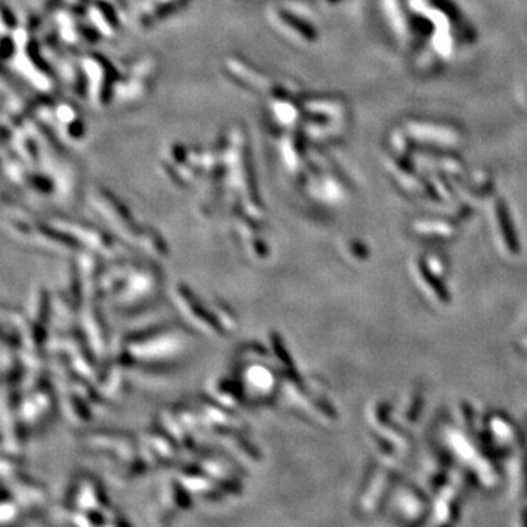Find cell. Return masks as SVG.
<instances>
[{"instance_id": "1", "label": "cell", "mask_w": 527, "mask_h": 527, "mask_svg": "<svg viewBox=\"0 0 527 527\" xmlns=\"http://www.w3.org/2000/svg\"><path fill=\"white\" fill-rule=\"evenodd\" d=\"M243 384L248 385V389L262 400H268V397L274 390V376L270 368L265 365H251L248 369L245 368L243 372Z\"/></svg>"}]
</instances>
